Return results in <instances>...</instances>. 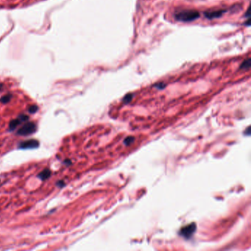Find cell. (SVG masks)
Returning a JSON list of instances; mask_svg holds the SVG:
<instances>
[{
  "label": "cell",
  "mask_w": 251,
  "mask_h": 251,
  "mask_svg": "<svg viewBox=\"0 0 251 251\" xmlns=\"http://www.w3.org/2000/svg\"><path fill=\"white\" fill-rule=\"evenodd\" d=\"M200 13L194 10H180L175 13V19L177 20L184 22L194 21L200 17Z\"/></svg>",
  "instance_id": "6da1fadb"
},
{
  "label": "cell",
  "mask_w": 251,
  "mask_h": 251,
  "mask_svg": "<svg viewBox=\"0 0 251 251\" xmlns=\"http://www.w3.org/2000/svg\"><path fill=\"white\" fill-rule=\"evenodd\" d=\"M37 130L36 124L33 122H29L25 123L17 131V134L19 136H29L33 134Z\"/></svg>",
  "instance_id": "7a4b0ae2"
},
{
  "label": "cell",
  "mask_w": 251,
  "mask_h": 251,
  "mask_svg": "<svg viewBox=\"0 0 251 251\" xmlns=\"http://www.w3.org/2000/svg\"><path fill=\"white\" fill-rule=\"evenodd\" d=\"M196 231V224L191 223L190 225H187V226L183 227L180 231V234L183 236V237L189 239L191 236L194 234V233Z\"/></svg>",
  "instance_id": "3957f363"
},
{
  "label": "cell",
  "mask_w": 251,
  "mask_h": 251,
  "mask_svg": "<svg viewBox=\"0 0 251 251\" xmlns=\"http://www.w3.org/2000/svg\"><path fill=\"white\" fill-rule=\"evenodd\" d=\"M39 147V142L36 139H29L23 141L19 144L20 149H35Z\"/></svg>",
  "instance_id": "277c9868"
},
{
  "label": "cell",
  "mask_w": 251,
  "mask_h": 251,
  "mask_svg": "<svg viewBox=\"0 0 251 251\" xmlns=\"http://www.w3.org/2000/svg\"><path fill=\"white\" fill-rule=\"evenodd\" d=\"M226 10H213V11H208L204 13L205 17L209 19H216V18L221 17L226 12Z\"/></svg>",
  "instance_id": "5b68a950"
},
{
  "label": "cell",
  "mask_w": 251,
  "mask_h": 251,
  "mask_svg": "<svg viewBox=\"0 0 251 251\" xmlns=\"http://www.w3.org/2000/svg\"><path fill=\"white\" fill-rule=\"evenodd\" d=\"M51 174H52V172L50 169H45L42 172H41L40 173H39V175H38L37 177L39 178H40L41 180H46V179H48V178H50Z\"/></svg>",
  "instance_id": "8992f818"
},
{
  "label": "cell",
  "mask_w": 251,
  "mask_h": 251,
  "mask_svg": "<svg viewBox=\"0 0 251 251\" xmlns=\"http://www.w3.org/2000/svg\"><path fill=\"white\" fill-rule=\"evenodd\" d=\"M21 123V121L19 117H18L17 119H15V120H11L10 124H9V130H10V131H13V130H15Z\"/></svg>",
  "instance_id": "52a82bcc"
},
{
  "label": "cell",
  "mask_w": 251,
  "mask_h": 251,
  "mask_svg": "<svg viewBox=\"0 0 251 251\" xmlns=\"http://www.w3.org/2000/svg\"><path fill=\"white\" fill-rule=\"evenodd\" d=\"M250 66H251V59L247 58V60H245L242 63V64L240 65V66H239V69L240 70H247L250 68Z\"/></svg>",
  "instance_id": "ba28073f"
},
{
  "label": "cell",
  "mask_w": 251,
  "mask_h": 251,
  "mask_svg": "<svg viewBox=\"0 0 251 251\" xmlns=\"http://www.w3.org/2000/svg\"><path fill=\"white\" fill-rule=\"evenodd\" d=\"M12 97H13V96L11 94H7L2 96V97L0 98V102H1L2 104H7V103H8L10 100H11Z\"/></svg>",
  "instance_id": "9c48e42d"
},
{
  "label": "cell",
  "mask_w": 251,
  "mask_h": 251,
  "mask_svg": "<svg viewBox=\"0 0 251 251\" xmlns=\"http://www.w3.org/2000/svg\"><path fill=\"white\" fill-rule=\"evenodd\" d=\"M38 110H39V107L36 105H32L28 108V111L30 113H35L38 111Z\"/></svg>",
  "instance_id": "30bf717a"
},
{
  "label": "cell",
  "mask_w": 251,
  "mask_h": 251,
  "mask_svg": "<svg viewBox=\"0 0 251 251\" xmlns=\"http://www.w3.org/2000/svg\"><path fill=\"white\" fill-rule=\"evenodd\" d=\"M132 98H133V94H127L125 96V97H124L123 102H126V103H127V102H131Z\"/></svg>",
  "instance_id": "8fae6325"
},
{
  "label": "cell",
  "mask_w": 251,
  "mask_h": 251,
  "mask_svg": "<svg viewBox=\"0 0 251 251\" xmlns=\"http://www.w3.org/2000/svg\"><path fill=\"white\" fill-rule=\"evenodd\" d=\"M133 141H134V138H133V137H127V138H126L125 140H124V144H127V145H130V144L133 143Z\"/></svg>",
  "instance_id": "7c38bea8"
},
{
  "label": "cell",
  "mask_w": 251,
  "mask_h": 251,
  "mask_svg": "<svg viewBox=\"0 0 251 251\" xmlns=\"http://www.w3.org/2000/svg\"><path fill=\"white\" fill-rule=\"evenodd\" d=\"M19 118L20 119V120L21 121V122H26L27 120H29V116L28 115H25V114H21L19 116Z\"/></svg>",
  "instance_id": "4fadbf2b"
},
{
  "label": "cell",
  "mask_w": 251,
  "mask_h": 251,
  "mask_svg": "<svg viewBox=\"0 0 251 251\" xmlns=\"http://www.w3.org/2000/svg\"><path fill=\"white\" fill-rule=\"evenodd\" d=\"M154 86H155V87H156V88H158V89H163V88H165L166 85L164 84V83H158V84L155 85Z\"/></svg>",
  "instance_id": "5bb4252c"
},
{
  "label": "cell",
  "mask_w": 251,
  "mask_h": 251,
  "mask_svg": "<svg viewBox=\"0 0 251 251\" xmlns=\"http://www.w3.org/2000/svg\"><path fill=\"white\" fill-rule=\"evenodd\" d=\"M56 185H57V187L63 188L64 186H65L66 183H65L64 181H63V180H58V181L57 182V183H56Z\"/></svg>",
  "instance_id": "9a60e30c"
},
{
  "label": "cell",
  "mask_w": 251,
  "mask_h": 251,
  "mask_svg": "<svg viewBox=\"0 0 251 251\" xmlns=\"http://www.w3.org/2000/svg\"><path fill=\"white\" fill-rule=\"evenodd\" d=\"M64 164H66V165H71V164H72V161H70V160L66 159V161H64Z\"/></svg>",
  "instance_id": "2e32d148"
},
{
  "label": "cell",
  "mask_w": 251,
  "mask_h": 251,
  "mask_svg": "<svg viewBox=\"0 0 251 251\" xmlns=\"http://www.w3.org/2000/svg\"><path fill=\"white\" fill-rule=\"evenodd\" d=\"M245 25H246V26H247V27L250 26V18H248V19H247V22H245Z\"/></svg>",
  "instance_id": "e0dca14e"
}]
</instances>
